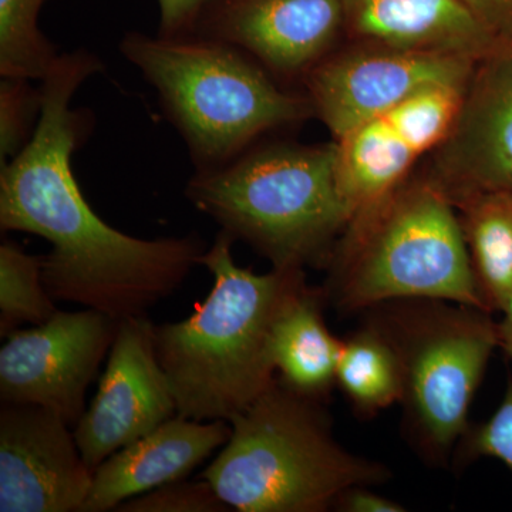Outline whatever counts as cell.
<instances>
[{"mask_svg":"<svg viewBox=\"0 0 512 512\" xmlns=\"http://www.w3.org/2000/svg\"><path fill=\"white\" fill-rule=\"evenodd\" d=\"M103 63L86 49L60 53L40 84L35 134L0 168V228L28 232L52 245L42 278L55 301L114 319L146 316L177 291L207 251L198 235L140 239L101 220L84 198L72 158L92 131V116L70 107Z\"/></svg>","mask_w":512,"mask_h":512,"instance_id":"obj_1","label":"cell"},{"mask_svg":"<svg viewBox=\"0 0 512 512\" xmlns=\"http://www.w3.org/2000/svg\"><path fill=\"white\" fill-rule=\"evenodd\" d=\"M234 242L221 231L201 255L214 285L190 318L153 326L177 414L187 419L229 421L275 382L272 328L289 296L306 282L303 269L255 274L242 268L232 256Z\"/></svg>","mask_w":512,"mask_h":512,"instance_id":"obj_2","label":"cell"},{"mask_svg":"<svg viewBox=\"0 0 512 512\" xmlns=\"http://www.w3.org/2000/svg\"><path fill=\"white\" fill-rule=\"evenodd\" d=\"M120 53L157 90L195 171L231 163L269 134L313 116L306 94L291 92L254 57L222 40L128 32Z\"/></svg>","mask_w":512,"mask_h":512,"instance_id":"obj_3","label":"cell"},{"mask_svg":"<svg viewBox=\"0 0 512 512\" xmlns=\"http://www.w3.org/2000/svg\"><path fill=\"white\" fill-rule=\"evenodd\" d=\"M188 201L274 269L328 265L350 224L336 143L256 144L231 163L195 171Z\"/></svg>","mask_w":512,"mask_h":512,"instance_id":"obj_4","label":"cell"},{"mask_svg":"<svg viewBox=\"0 0 512 512\" xmlns=\"http://www.w3.org/2000/svg\"><path fill=\"white\" fill-rule=\"evenodd\" d=\"M228 423L231 436L201 478L231 510L325 512L346 488L392 478L336 440L325 402L278 379Z\"/></svg>","mask_w":512,"mask_h":512,"instance_id":"obj_5","label":"cell"},{"mask_svg":"<svg viewBox=\"0 0 512 512\" xmlns=\"http://www.w3.org/2000/svg\"><path fill=\"white\" fill-rule=\"evenodd\" d=\"M326 301L362 313L399 299H441L485 309L456 205L427 175L353 221L328 262Z\"/></svg>","mask_w":512,"mask_h":512,"instance_id":"obj_6","label":"cell"},{"mask_svg":"<svg viewBox=\"0 0 512 512\" xmlns=\"http://www.w3.org/2000/svg\"><path fill=\"white\" fill-rule=\"evenodd\" d=\"M396 349L403 372V430L421 460L453 461L494 350V313L441 299H399L362 312Z\"/></svg>","mask_w":512,"mask_h":512,"instance_id":"obj_7","label":"cell"},{"mask_svg":"<svg viewBox=\"0 0 512 512\" xmlns=\"http://www.w3.org/2000/svg\"><path fill=\"white\" fill-rule=\"evenodd\" d=\"M119 323L107 313L84 308L59 311L42 325L10 333L0 349L2 403L46 407L76 426Z\"/></svg>","mask_w":512,"mask_h":512,"instance_id":"obj_8","label":"cell"},{"mask_svg":"<svg viewBox=\"0 0 512 512\" xmlns=\"http://www.w3.org/2000/svg\"><path fill=\"white\" fill-rule=\"evenodd\" d=\"M477 63L447 53L357 42L352 49L333 50L306 74L303 86L313 116L336 141L423 87L468 83Z\"/></svg>","mask_w":512,"mask_h":512,"instance_id":"obj_9","label":"cell"},{"mask_svg":"<svg viewBox=\"0 0 512 512\" xmlns=\"http://www.w3.org/2000/svg\"><path fill=\"white\" fill-rule=\"evenodd\" d=\"M153 326L146 316L120 320L99 390L73 427L93 471L177 414L173 389L154 348Z\"/></svg>","mask_w":512,"mask_h":512,"instance_id":"obj_10","label":"cell"},{"mask_svg":"<svg viewBox=\"0 0 512 512\" xmlns=\"http://www.w3.org/2000/svg\"><path fill=\"white\" fill-rule=\"evenodd\" d=\"M92 480L73 427L59 413L2 403L0 511L80 512Z\"/></svg>","mask_w":512,"mask_h":512,"instance_id":"obj_11","label":"cell"},{"mask_svg":"<svg viewBox=\"0 0 512 512\" xmlns=\"http://www.w3.org/2000/svg\"><path fill=\"white\" fill-rule=\"evenodd\" d=\"M343 30L342 0H217L194 33L239 47L286 86L303 82Z\"/></svg>","mask_w":512,"mask_h":512,"instance_id":"obj_12","label":"cell"},{"mask_svg":"<svg viewBox=\"0 0 512 512\" xmlns=\"http://www.w3.org/2000/svg\"><path fill=\"white\" fill-rule=\"evenodd\" d=\"M427 177L454 205L488 191H512V47L476 64L456 123Z\"/></svg>","mask_w":512,"mask_h":512,"instance_id":"obj_13","label":"cell"},{"mask_svg":"<svg viewBox=\"0 0 512 512\" xmlns=\"http://www.w3.org/2000/svg\"><path fill=\"white\" fill-rule=\"evenodd\" d=\"M229 436L228 421L192 420L175 414L147 436L111 454L93 471L80 512L116 511L130 498L187 478Z\"/></svg>","mask_w":512,"mask_h":512,"instance_id":"obj_14","label":"cell"},{"mask_svg":"<svg viewBox=\"0 0 512 512\" xmlns=\"http://www.w3.org/2000/svg\"><path fill=\"white\" fill-rule=\"evenodd\" d=\"M357 42L447 53L480 62L504 49L458 0H342Z\"/></svg>","mask_w":512,"mask_h":512,"instance_id":"obj_15","label":"cell"},{"mask_svg":"<svg viewBox=\"0 0 512 512\" xmlns=\"http://www.w3.org/2000/svg\"><path fill=\"white\" fill-rule=\"evenodd\" d=\"M325 292L303 282L279 312L271 335L278 380L292 392L326 402L336 387L342 339L326 325Z\"/></svg>","mask_w":512,"mask_h":512,"instance_id":"obj_16","label":"cell"},{"mask_svg":"<svg viewBox=\"0 0 512 512\" xmlns=\"http://www.w3.org/2000/svg\"><path fill=\"white\" fill-rule=\"evenodd\" d=\"M335 143L339 187L349 207L350 224L399 190L420 158L384 116L356 127Z\"/></svg>","mask_w":512,"mask_h":512,"instance_id":"obj_17","label":"cell"},{"mask_svg":"<svg viewBox=\"0 0 512 512\" xmlns=\"http://www.w3.org/2000/svg\"><path fill=\"white\" fill-rule=\"evenodd\" d=\"M456 208L481 301L498 313L512 292V191L480 192Z\"/></svg>","mask_w":512,"mask_h":512,"instance_id":"obj_18","label":"cell"},{"mask_svg":"<svg viewBox=\"0 0 512 512\" xmlns=\"http://www.w3.org/2000/svg\"><path fill=\"white\" fill-rule=\"evenodd\" d=\"M336 387L360 419H372L402 400L403 372L396 349L365 316L362 326L342 339Z\"/></svg>","mask_w":512,"mask_h":512,"instance_id":"obj_19","label":"cell"},{"mask_svg":"<svg viewBox=\"0 0 512 512\" xmlns=\"http://www.w3.org/2000/svg\"><path fill=\"white\" fill-rule=\"evenodd\" d=\"M42 255L26 254L15 242L0 245V335L23 323L37 326L59 312L42 278Z\"/></svg>","mask_w":512,"mask_h":512,"instance_id":"obj_20","label":"cell"},{"mask_svg":"<svg viewBox=\"0 0 512 512\" xmlns=\"http://www.w3.org/2000/svg\"><path fill=\"white\" fill-rule=\"evenodd\" d=\"M46 0H0V76L40 80L57 57L56 46L39 28Z\"/></svg>","mask_w":512,"mask_h":512,"instance_id":"obj_21","label":"cell"},{"mask_svg":"<svg viewBox=\"0 0 512 512\" xmlns=\"http://www.w3.org/2000/svg\"><path fill=\"white\" fill-rule=\"evenodd\" d=\"M470 82V80H468ZM468 83L430 84L383 114L419 156L436 151L456 123Z\"/></svg>","mask_w":512,"mask_h":512,"instance_id":"obj_22","label":"cell"},{"mask_svg":"<svg viewBox=\"0 0 512 512\" xmlns=\"http://www.w3.org/2000/svg\"><path fill=\"white\" fill-rule=\"evenodd\" d=\"M42 111V93L29 79L2 77L0 82V163L18 156L33 134Z\"/></svg>","mask_w":512,"mask_h":512,"instance_id":"obj_23","label":"cell"},{"mask_svg":"<svg viewBox=\"0 0 512 512\" xmlns=\"http://www.w3.org/2000/svg\"><path fill=\"white\" fill-rule=\"evenodd\" d=\"M483 457L497 458L512 473V379L493 416L470 424L454 451L453 463L463 468Z\"/></svg>","mask_w":512,"mask_h":512,"instance_id":"obj_24","label":"cell"},{"mask_svg":"<svg viewBox=\"0 0 512 512\" xmlns=\"http://www.w3.org/2000/svg\"><path fill=\"white\" fill-rule=\"evenodd\" d=\"M120 512H224L231 511L208 481H173L124 501Z\"/></svg>","mask_w":512,"mask_h":512,"instance_id":"obj_25","label":"cell"},{"mask_svg":"<svg viewBox=\"0 0 512 512\" xmlns=\"http://www.w3.org/2000/svg\"><path fill=\"white\" fill-rule=\"evenodd\" d=\"M464 9L497 40L512 47V0H458Z\"/></svg>","mask_w":512,"mask_h":512,"instance_id":"obj_26","label":"cell"},{"mask_svg":"<svg viewBox=\"0 0 512 512\" xmlns=\"http://www.w3.org/2000/svg\"><path fill=\"white\" fill-rule=\"evenodd\" d=\"M160 6L158 35L181 36L194 33L198 20L217 0H157Z\"/></svg>","mask_w":512,"mask_h":512,"instance_id":"obj_27","label":"cell"},{"mask_svg":"<svg viewBox=\"0 0 512 512\" xmlns=\"http://www.w3.org/2000/svg\"><path fill=\"white\" fill-rule=\"evenodd\" d=\"M372 485H353L336 498L332 510L339 512H404L403 504L372 490Z\"/></svg>","mask_w":512,"mask_h":512,"instance_id":"obj_28","label":"cell"},{"mask_svg":"<svg viewBox=\"0 0 512 512\" xmlns=\"http://www.w3.org/2000/svg\"><path fill=\"white\" fill-rule=\"evenodd\" d=\"M498 313L501 315L500 320H497L498 348L512 360V292Z\"/></svg>","mask_w":512,"mask_h":512,"instance_id":"obj_29","label":"cell"}]
</instances>
